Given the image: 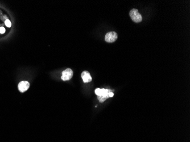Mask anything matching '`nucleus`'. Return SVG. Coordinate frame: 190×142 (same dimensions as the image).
<instances>
[{
    "instance_id": "nucleus-1",
    "label": "nucleus",
    "mask_w": 190,
    "mask_h": 142,
    "mask_svg": "<svg viewBox=\"0 0 190 142\" xmlns=\"http://www.w3.org/2000/svg\"><path fill=\"white\" fill-rule=\"evenodd\" d=\"M110 92H112L109 89H100L97 88L95 93L98 96V99L100 102H103L106 99L109 98V94Z\"/></svg>"
},
{
    "instance_id": "nucleus-4",
    "label": "nucleus",
    "mask_w": 190,
    "mask_h": 142,
    "mask_svg": "<svg viewBox=\"0 0 190 142\" xmlns=\"http://www.w3.org/2000/svg\"><path fill=\"white\" fill-rule=\"evenodd\" d=\"M73 74V71L70 68H67L62 72L61 79L63 81L69 80L72 77Z\"/></svg>"
},
{
    "instance_id": "nucleus-6",
    "label": "nucleus",
    "mask_w": 190,
    "mask_h": 142,
    "mask_svg": "<svg viewBox=\"0 0 190 142\" xmlns=\"http://www.w3.org/2000/svg\"><path fill=\"white\" fill-rule=\"evenodd\" d=\"M81 77L84 83H87V82H89L92 81V77L91 76V74H89V72L85 71L84 72H82V74H81Z\"/></svg>"
},
{
    "instance_id": "nucleus-2",
    "label": "nucleus",
    "mask_w": 190,
    "mask_h": 142,
    "mask_svg": "<svg viewBox=\"0 0 190 142\" xmlns=\"http://www.w3.org/2000/svg\"><path fill=\"white\" fill-rule=\"evenodd\" d=\"M129 15L132 20L135 23H140L142 20V17L141 14L139 13L138 10L136 9H132L129 13Z\"/></svg>"
},
{
    "instance_id": "nucleus-9",
    "label": "nucleus",
    "mask_w": 190,
    "mask_h": 142,
    "mask_svg": "<svg viewBox=\"0 0 190 142\" xmlns=\"http://www.w3.org/2000/svg\"><path fill=\"white\" fill-rule=\"evenodd\" d=\"M113 96H114V93H113L112 92H110L109 94V97H113Z\"/></svg>"
},
{
    "instance_id": "nucleus-8",
    "label": "nucleus",
    "mask_w": 190,
    "mask_h": 142,
    "mask_svg": "<svg viewBox=\"0 0 190 142\" xmlns=\"http://www.w3.org/2000/svg\"><path fill=\"white\" fill-rule=\"evenodd\" d=\"M5 29L4 28V27H0V33L1 34H4V33H5Z\"/></svg>"
},
{
    "instance_id": "nucleus-5",
    "label": "nucleus",
    "mask_w": 190,
    "mask_h": 142,
    "mask_svg": "<svg viewBox=\"0 0 190 142\" xmlns=\"http://www.w3.org/2000/svg\"><path fill=\"white\" fill-rule=\"evenodd\" d=\"M30 87V84L28 81H21L19 83L18 90L21 92V93H24L26 92Z\"/></svg>"
},
{
    "instance_id": "nucleus-3",
    "label": "nucleus",
    "mask_w": 190,
    "mask_h": 142,
    "mask_svg": "<svg viewBox=\"0 0 190 142\" xmlns=\"http://www.w3.org/2000/svg\"><path fill=\"white\" fill-rule=\"evenodd\" d=\"M117 34L115 31H111L108 32L105 37V40L107 43L115 42L117 39Z\"/></svg>"
},
{
    "instance_id": "nucleus-7",
    "label": "nucleus",
    "mask_w": 190,
    "mask_h": 142,
    "mask_svg": "<svg viewBox=\"0 0 190 142\" xmlns=\"http://www.w3.org/2000/svg\"><path fill=\"white\" fill-rule=\"evenodd\" d=\"M5 25L7 27H10L12 26V23L9 19H6L5 21Z\"/></svg>"
}]
</instances>
